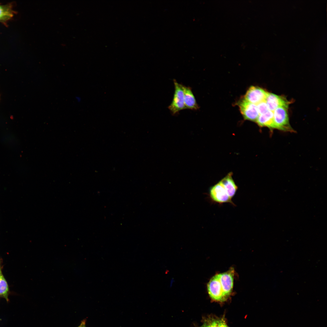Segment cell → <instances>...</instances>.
I'll return each mask as SVG.
<instances>
[{"label":"cell","instance_id":"30bf717a","mask_svg":"<svg viewBox=\"0 0 327 327\" xmlns=\"http://www.w3.org/2000/svg\"><path fill=\"white\" fill-rule=\"evenodd\" d=\"M232 175V173H230L220 181L231 199L235 195L238 190V187L235 184Z\"/></svg>","mask_w":327,"mask_h":327},{"label":"cell","instance_id":"4fadbf2b","mask_svg":"<svg viewBox=\"0 0 327 327\" xmlns=\"http://www.w3.org/2000/svg\"><path fill=\"white\" fill-rule=\"evenodd\" d=\"M14 12L11 5L0 4V21H7L13 16Z\"/></svg>","mask_w":327,"mask_h":327},{"label":"cell","instance_id":"8992f818","mask_svg":"<svg viewBox=\"0 0 327 327\" xmlns=\"http://www.w3.org/2000/svg\"><path fill=\"white\" fill-rule=\"evenodd\" d=\"M268 92L259 87L252 86L246 92L244 99L256 105L265 101Z\"/></svg>","mask_w":327,"mask_h":327},{"label":"cell","instance_id":"ac0fdd59","mask_svg":"<svg viewBox=\"0 0 327 327\" xmlns=\"http://www.w3.org/2000/svg\"><path fill=\"white\" fill-rule=\"evenodd\" d=\"M2 261H1V262H0V265L1 264H2Z\"/></svg>","mask_w":327,"mask_h":327},{"label":"cell","instance_id":"7a4b0ae2","mask_svg":"<svg viewBox=\"0 0 327 327\" xmlns=\"http://www.w3.org/2000/svg\"><path fill=\"white\" fill-rule=\"evenodd\" d=\"M173 81L174 93L172 101L168 108L171 113L174 115L186 109L184 103L183 85L179 83L175 79H174Z\"/></svg>","mask_w":327,"mask_h":327},{"label":"cell","instance_id":"9c48e42d","mask_svg":"<svg viewBox=\"0 0 327 327\" xmlns=\"http://www.w3.org/2000/svg\"><path fill=\"white\" fill-rule=\"evenodd\" d=\"M184 103L186 109L197 110L199 106L196 101L191 88L183 85Z\"/></svg>","mask_w":327,"mask_h":327},{"label":"cell","instance_id":"5b68a950","mask_svg":"<svg viewBox=\"0 0 327 327\" xmlns=\"http://www.w3.org/2000/svg\"><path fill=\"white\" fill-rule=\"evenodd\" d=\"M238 104L240 111L245 119L256 121L259 115L256 105L249 102L244 98L240 101Z\"/></svg>","mask_w":327,"mask_h":327},{"label":"cell","instance_id":"2e32d148","mask_svg":"<svg viewBox=\"0 0 327 327\" xmlns=\"http://www.w3.org/2000/svg\"><path fill=\"white\" fill-rule=\"evenodd\" d=\"M220 327H228L227 325L226 324L225 322L224 321H223V322L222 323V324L220 326Z\"/></svg>","mask_w":327,"mask_h":327},{"label":"cell","instance_id":"ba28073f","mask_svg":"<svg viewBox=\"0 0 327 327\" xmlns=\"http://www.w3.org/2000/svg\"><path fill=\"white\" fill-rule=\"evenodd\" d=\"M265 102L269 110L273 111L281 106L288 107L289 102L283 97L268 92Z\"/></svg>","mask_w":327,"mask_h":327},{"label":"cell","instance_id":"d6986e66","mask_svg":"<svg viewBox=\"0 0 327 327\" xmlns=\"http://www.w3.org/2000/svg\"><path fill=\"white\" fill-rule=\"evenodd\" d=\"M2 261V259H0V262Z\"/></svg>","mask_w":327,"mask_h":327},{"label":"cell","instance_id":"e0dca14e","mask_svg":"<svg viewBox=\"0 0 327 327\" xmlns=\"http://www.w3.org/2000/svg\"><path fill=\"white\" fill-rule=\"evenodd\" d=\"M200 327H206L204 325H203L202 326Z\"/></svg>","mask_w":327,"mask_h":327},{"label":"cell","instance_id":"52a82bcc","mask_svg":"<svg viewBox=\"0 0 327 327\" xmlns=\"http://www.w3.org/2000/svg\"><path fill=\"white\" fill-rule=\"evenodd\" d=\"M234 270L233 268L219 273V278L224 296L226 299L231 293L233 287Z\"/></svg>","mask_w":327,"mask_h":327},{"label":"cell","instance_id":"7c38bea8","mask_svg":"<svg viewBox=\"0 0 327 327\" xmlns=\"http://www.w3.org/2000/svg\"><path fill=\"white\" fill-rule=\"evenodd\" d=\"M2 266L0 265V298L5 299L8 302L9 301L8 296L10 294L9 287L8 282L2 271Z\"/></svg>","mask_w":327,"mask_h":327},{"label":"cell","instance_id":"6da1fadb","mask_svg":"<svg viewBox=\"0 0 327 327\" xmlns=\"http://www.w3.org/2000/svg\"><path fill=\"white\" fill-rule=\"evenodd\" d=\"M288 107H279L273 111V121L274 129L284 131L293 132L289 121Z\"/></svg>","mask_w":327,"mask_h":327},{"label":"cell","instance_id":"9a60e30c","mask_svg":"<svg viewBox=\"0 0 327 327\" xmlns=\"http://www.w3.org/2000/svg\"><path fill=\"white\" fill-rule=\"evenodd\" d=\"M78 327H86L85 326V320H83Z\"/></svg>","mask_w":327,"mask_h":327},{"label":"cell","instance_id":"277c9868","mask_svg":"<svg viewBox=\"0 0 327 327\" xmlns=\"http://www.w3.org/2000/svg\"><path fill=\"white\" fill-rule=\"evenodd\" d=\"M209 196L213 201L220 204L229 203L234 205L220 181L210 187Z\"/></svg>","mask_w":327,"mask_h":327},{"label":"cell","instance_id":"5bb4252c","mask_svg":"<svg viewBox=\"0 0 327 327\" xmlns=\"http://www.w3.org/2000/svg\"><path fill=\"white\" fill-rule=\"evenodd\" d=\"M256 106L259 114H263L269 110L265 101L258 104Z\"/></svg>","mask_w":327,"mask_h":327},{"label":"cell","instance_id":"3957f363","mask_svg":"<svg viewBox=\"0 0 327 327\" xmlns=\"http://www.w3.org/2000/svg\"><path fill=\"white\" fill-rule=\"evenodd\" d=\"M207 288L208 294L213 300L220 302L226 300L223 295L219 274L215 275L210 279L207 284Z\"/></svg>","mask_w":327,"mask_h":327},{"label":"cell","instance_id":"8fae6325","mask_svg":"<svg viewBox=\"0 0 327 327\" xmlns=\"http://www.w3.org/2000/svg\"><path fill=\"white\" fill-rule=\"evenodd\" d=\"M256 122L261 127H266L271 130L274 129L273 112L268 110L259 114Z\"/></svg>","mask_w":327,"mask_h":327}]
</instances>
